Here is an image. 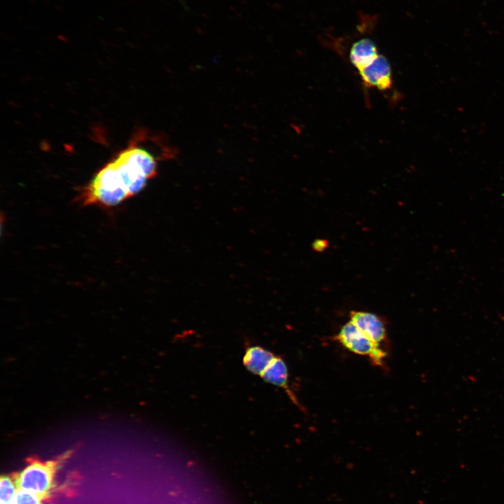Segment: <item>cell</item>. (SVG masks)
I'll use <instances>...</instances> for the list:
<instances>
[{"label":"cell","instance_id":"6da1fadb","mask_svg":"<svg viewBox=\"0 0 504 504\" xmlns=\"http://www.w3.org/2000/svg\"><path fill=\"white\" fill-rule=\"evenodd\" d=\"M146 132L140 131L83 186L76 197L81 206L114 207L142 190L158 173V162L168 159L142 146Z\"/></svg>","mask_w":504,"mask_h":504},{"label":"cell","instance_id":"7a4b0ae2","mask_svg":"<svg viewBox=\"0 0 504 504\" xmlns=\"http://www.w3.org/2000/svg\"><path fill=\"white\" fill-rule=\"evenodd\" d=\"M59 464V461H31L24 469L13 477L17 490L27 491L48 497Z\"/></svg>","mask_w":504,"mask_h":504},{"label":"cell","instance_id":"3957f363","mask_svg":"<svg viewBox=\"0 0 504 504\" xmlns=\"http://www.w3.org/2000/svg\"><path fill=\"white\" fill-rule=\"evenodd\" d=\"M335 340L350 351L369 357L376 365L383 363L386 353L349 321L345 323L335 336Z\"/></svg>","mask_w":504,"mask_h":504},{"label":"cell","instance_id":"277c9868","mask_svg":"<svg viewBox=\"0 0 504 504\" xmlns=\"http://www.w3.org/2000/svg\"><path fill=\"white\" fill-rule=\"evenodd\" d=\"M365 87L386 91L392 88V71L387 59L381 55L367 67L358 71Z\"/></svg>","mask_w":504,"mask_h":504},{"label":"cell","instance_id":"5b68a950","mask_svg":"<svg viewBox=\"0 0 504 504\" xmlns=\"http://www.w3.org/2000/svg\"><path fill=\"white\" fill-rule=\"evenodd\" d=\"M350 321L372 341L380 345L386 337V329L383 321L373 313L351 311Z\"/></svg>","mask_w":504,"mask_h":504},{"label":"cell","instance_id":"8992f818","mask_svg":"<svg viewBox=\"0 0 504 504\" xmlns=\"http://www.w3.org/2000/svg\"><path fill=\"white\" fill-rule=\"evenodd\" d=\"M288 375V369L284 360L276 356L260 376L264 381L284 388L292 402L300 407L297 398L289 388Z\"/></svg>","mask_w":504,"mask_h":504},{"label":"cell","instance_id":"52a82bcc","mask_svg":"<svg viewBox=\"0 0 504 504\" xmlns=\"http://www.w3.org/2000/svg\"><path fill=\"white\" fill-rule=\"evenodd\" d=\"M378 56L377 46L370 38L356 41L349 51L350 62L358 71L369 66Z\"/></svg>","mask_w":504,"mask_h":504},{"label":"cell","instance_id":"ba28073f","mask_svg":"<svg viewBox=\"0 0 504 504\" xmlns=\"http://www.w3.org/2000/svg\"><path fill=\"white\" fill-rule=\"evenodd\" d=\"M275 356L272 352L260 346H251L246 349L243 363L246 370L260 376Z\"/></svg>","mask_w":504,"mask_h":504},{"label":"cell","instance_id":"9c48e42d","mask_svg":"<svg viewBox=\"0 0 504 504\" xmlns=\"http://www.w3.org/2000/svg\"><path fill=\"white\" fill-rule=\"evenodd\" d=\"M17 489L14 481L7 476H2L0 480L1 504L13 503Z\"/></svg>","mask_w":504,"mask_h":504},{"label":"cell","instance_id":"30bf717a","mask_svg":"<svg viewBox=\"0 0 504 504\" xmlns=\"http://www.w3.org/2000/svg\"><path fill=\"white\" fill-rule=\"evenodd\" d=\"M47 497L33 492L18 489L13 500L14 504H41Z\"/></svg>","mask_w":504,"mask_h":504},{"label":"cell","instance_id":"8fae6325","mask_svg":"<svg viewBox=\"0 0 504 504\" xmlns=\"http://www.w3.org/2000/svg\"><path fill=\"white\" fill-rule=\"evenodd\" d=\"M312 248L316 252H323L328 246V241L326 239H318L313 241Z\"/></svg>","mask_w":504,"mask_h":504},{"label":"cell","instance_id":"7c38bea8","mask_svg":"<svg viewBox=\"0 0 504 504\" xmlns=\"http://www.w3.org/2000/svg\"><path fill=\"white\" fill-rule=\"evenodd\" d=\"M10 504H14V503H10Z\"/></svg>","mask_w":504,"mask_h":504}]
</instances>
